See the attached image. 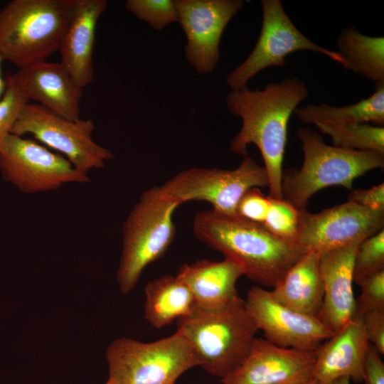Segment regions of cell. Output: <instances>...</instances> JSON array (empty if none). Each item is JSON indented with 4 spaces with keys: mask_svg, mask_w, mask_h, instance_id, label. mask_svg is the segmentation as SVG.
Wrapping results in <instances>:
<instances>
[{
    "mask_svg": "<svg viewBox=\"0 0 384 384\" xmlns=\"http://www.w3.org/2000/svg\"><path fill=\"white\" fill-rule=\"evenodd\" d=\"M186 38V60L201 74L213 72L220 58L219 44L241 0H174Z\"/></svg>",
    "mask_w": 384,
    "mask_h": 384,
    "instance_id": "cell-13",
    "label": "cell"
},
{
    "mask_svg": "<svg viewBox=\"0 0 384 384\" xmlns=\"http://www.w3.org/2000/svg\"><path fill=\"white\" fill-rule=\"evenodd\" d=\"M261 4L262 21L258 40L249 56L226 78L232 91L247 87L248 81L266 68L285 66L286 56L297 50L321 53L345 66L337 51L316 44L297 29L279 0H262Z\"/></svg>",
    "mask_w": 384,
    "mask_h": 384,
    "instance_id": "cell-10",
    "label": "cell"
},
{
    "mask_svg": "<svg viewBox=\"0 0 384 384\" xmlns=\"http://www.w3.org/2000/svg\"><path fill=\"white\" fill-rule=\"evenodd\" d=\"M384 225V210H373L346 202L313 213L300 209L297 244L322 254L375 235Z\"/></svg>",
    "mask_w": 384,
    "mask_h": 384,
    "instance_id": "cell-12",
    "label": "cell"
},
{
    "mask_svg": "<svg viewBox=\"0 0 384 384\" xmlns=\"http://www.w3.org/2000/svg\"><path fill=\"white\" fill-rule=\"evenodd\" d=\"M344 68L376 83L384 82V38L361 33L347 26L336 41Z\"/></svg>",
    "mask_w": 384,
    "mask_h": 384,
    "instance_id": "cell-24",
    "label": "cell"
},
{
    "mask_svg": "<svg viewBox=\"0 0 384 384\" xmlns=\"http://www.w3.org/2000/svg\"><path fill=\"white\" fill-rule=\"evenodd\" d=\"M368 344L361 319L354 317L318 348L311 379L316 384H327L341 377L363 382Z\"/></svg>",
    "mask_w": 384,
    "mask_h": 384,
    "instance_id": "cell-18",
    "label": "cell"
},
{
    "mask_svg": "<svg viewBox=\"0 0 384 384\" xmlns=\"http://www.w3.org/2000/svg\"><path fill=\"white\" fill-rule=\"evenodd\" d=\"M107 6L106 0H75L73 15L58 51L60 63L82 88L93 80L95 29Z\"/></svg>",
    "mask_w": 384,
    "mask_h": 384,
    "instance_id": "cell-19",
    "label": "cell"
},
{
    "mask_svg": "<svg viewBox=\"0 0 384 384\" xmlns=\"http://www.w3.org/2000/svg\"><path fill=\"white\" fill-rule=\"evenodd\" d=\"M318 350V349H317ZM316 351L278 346L255 338L249 354L223 384H299L311 380Z\"/></svg>",
    "mask_w": 384,
    "mask_h": 384,
    "instance_id": "cell-15",
    "label": "cell"
},
{
    "mask_svg": "<svg viewBox=\"0 0 384 384\" xmlns=\"http://www.w3.org/2000/svg\"><path fill=\"white\" fill-rule=\"evenodd\" d=\"M384 269V230L363 240L358 245L353 264V282Z\"/></svg>",
    "mask_w": 384,
    "mask_h": 384,
    "instance_id": "cell-28",
    "label": "cell"
},
{
    "mask_svg": "<svg viewBox=\"0 0 384 384\" xmlns=\"http://www.w3.org/2000/svg\"><path fill=\"white\" fill-rule=\"evenodd\" d=\"M125 8L156 31H161L167 25L178 21L173 0H128Z\"/></svg>",
    "mask_w": 384,
    "mask_h": 384,
    "instance_id": "cell-27",
    "label": "cell"
},
{
    "mask_svg": "<svg viewBox=\"0 0 384 384\" xmlns=\"http://www.w3.org/2000/svg\"><path fill=\"white\" fill-rule=\"evenodd\" d=\"M269 207L270 196H265L259 188H252L240 198L237 215L246 220L262 225Z\"/></svg>",
    "mask_w": 384,
    "mask_h": 384,
    "instance_id": "cell-31",
    "label": "cell"
},
{
    "mask_svg": "<svg viewBox=\"0 0 384 384\" xmlns=\"http://www.w3.org/2000/svg\"><path fill=\"white\" fill-rule=\"evenodd\" d=\"M4 60V58L0 55V100L3 97L4 93L5 92V89H6L5 78L3 79L2 75H1V65Z\"/></svg>",
    "mask_w": 384,
    "mask_h": 384,
    "instance_id": "cell-35",
    "label": "cell"
},
{
    "mask_svg": "<svg viewBox=\"0 0 384 384\" xmlns=\"http://www.w3.org/2000/svg\"><path fill=\"white\" fill-rule=\"evenodd\" d=\"M308 97L305 83L296 77L268 83L261 90L246 87L232 91L226 97L229 112L242 120L230 149L245 157L249 144L257 146L264 160L271 198H282V163L288 123L297 105Z\"/></svg>",
    "mask_w": 384,
    "mask_h": 384,
    "instance_id": "cell-1",
    "label": "cell"
},
{
    "mask_svg": "<svg viewBox=\"0 0 384 384\" xmlns=\"http://www.w3.org/2000/svg\"><path fill=\"white\" fill-rule=\"evenodd\" d=\"M144 293V318L156 329L189 315L196 306L192 293L176 275L149 281Z\"/></svg>",
    "mask_w": 384,
    "mask_h": 384,
    "instance_id": "cell-22",
    "label": "cell"
},
{
    "mask_svg": "<svg viewBox=\"0 0 384 384\" xmlns=\"http://www.w3.org/2000/svg\"><path fill=\"white\" fill-rule=\"evenodd\" d=\"M319 131L329 136L335 146L384 156V127L369 124H341L320 122Z\"/></svg>",
    "mask_w": 384,
    "mask_h": 384,
    "instance_id": "cell-25",
    "label": "cell"
},
{
    "mask_svg": "<svg viewBox=\"0 0 384 384\" xmlns=\"http://www.w3.org/2000/svg\"><path fill=\"white\" fill-rule=\"evenodd\" d=\"M245 304L265 338L278 346L316 351L334 334L317 317L282 305L272 297L270 290L259 286L249 289Z\"/></svg>",
    "mask_w": 384,
    "mask_h": 384,
    "instance_id": "cell-14",
    "label": "cell"
},
{
    "mask_svg": "<svg viewBox=\"0 0 384 384\" xmlns=\"http://www.w3.org/2000/svg\"><path fill=\"white\" fill-rule=\"evenodd\" d=\"M269 186L264 166L251 157H244L233 170L191 167L176 174L160 186L162 191L179 205L203 201L213 210L237 215L240 198L250 188Z\"/></svg>",
    "mask_w": 384,
    "mask_h": 384,
    "instance_id": "cell-8",
    "label": "cell"
},
{
    "mask_svg": "<svg viewBox=\"0 0 384 384\" xmlns=\"http://www.w3.org/2000/svg\"><path fill=\"white\" fill-rule=\"evenodd\" d=\"M75 0H13L0 9V55L19 68L58 52Z\"/></svg>",
    "mask_w": 384,
    "mask_h": 384,
    "instance_id": "cell-4",
    "label": "cell"
},
{
    "mask_svg": "<svg viewBox=\"0 0 384 384\" xmlns=\"http://www.w3.org/2000/svg\"><path fill=\"white\" fill-rule=\"evenodd\" d=\"M360 318L367 339L380 354L384 353V308L368 311Z\"/></svg>",
    "mask_w": 384,
    "mask_h": 384,
    "instance_id": "cell-32",
    "label": "cell"
},
{
    "mask_svg": "<svg viewBox=\"0 0 384 384\" xmlns=\"http://www.w3.org/2000/svg\"><path fill=\"white\" fill-rule=\"evenodd\" d=\"M272 289L271 294L278 303L316 317L324 294L319 253L307 250Z\"/></svg>",
    "mask_w": 384,
    "mask_h": 384,
    "instance_id": "cell-21",
    "label": "cell"
},
{
    "mask_svg": "<svg viewBox=\"0 0 384 384\" xmlns=\"http://www.w3.org/2000/svg\"><path fill=\"white\" fill-rule=\"evenodd\" d=\"M180 206L160 186L143 191L122 228V251L117 274L119 290L129 294L144 270L161 257L175 234L173 215Z\"/></svg>",
    "mask_w": 384,
    "mask_h": 384,
    "instance_id": "cell-6",
    "label": "cell"
},
{
    "mask_svg": "<svg viewBox=\"0 0 384 384\" xmlns=\"http://www.w3.org/2000/svg\"><path fill=\"white\" fill-rule=\"evenodd\" d=\"M347 198L348 201L373 210H384V183L368 189H352Z\"/></svg>",
    "mask_w": 384,
    "mask_h": 384,
    "instance_id": "cell-33",
    "label": "cell"
},
{
    "mask_svg": "<svg viewBox=\"0 0 384 384\" xmlns=\"http://www.w3.org/2000/svg\"><path fill=\"white\" fill-rule=\"evenodd\" d=\"M299 384H316V383L311 379L307 382L299 383Z\"/></svg>",
    "mask_w": 384,
    "mask_h": 384,
    "instance_id": "cell-37",
    "label": "cell"
},
{
    "mask_svg": "<svg viewBox=\"0 0 384 384\" xmlns=\"http://www.w3.org/2000/svg\"><path fill=\"white\" fill-rule=\"evenodd\" d=\"M244 275L235 262L201 260L182 265L176 277L189 289L196 306L203 309L223 308L238 297L236 282Z\"/></svg>",
    "mask_w": 384,
    "mask_h": 384,
    "instance_id": "cell-20",
    "label": "cell"
},
{
    "mask_svg": "<svg viewBox=\"0 0 384 384\" xmlns=\"http://www.w3.org/2000/svg\"><path fill=\"white\" fill-rule=\"evenodd\" d=\"M297 135L304 161L299 169L283 171L281 189L282 198L297 209L305 208L311 196L322 188L338 186L352 190L356 178L384 166V156L329 145L310 128H299Z\"/></svg>",
    "mask_w": 384,
    "mask_h": 384,
    "instance_id": "cell-5",
    "label": "cell"
},
{
    "mask_svg": "<svg viewBox=\"0 0 384 384\" xmlns=\"http://www.w3.org/2000/svg\"><path fill=\"white\" fill-rule=\"evenodd\" d=\"M380 356L369 343L363 366V381L365 384H384V363Z\"/></svg>",
    "mask_w": 384,
    "mask_h": 384,
    "instance_id": "cell-34",
    "label": "cell"
},
{
    "mask_svg": "<svg viewBox=\"0 0 384 384\" xmlns=\"http://www.w3.org/2000/svg\"><path fill=\"white\" fill-rule=\"evenodd\" d=\"M193 232L203 243L240 265L250 279L272 288L307 251L275 237L262 225L213 209L196 213Z\"/></svg>",
    "mask_w": 384,
    "mask_h": 384,
    "instance_id": "cell-2",
    "label": "cell"
},
{
    "mask_svg": "<svg viewBox=\"0 0 384 384\" xmlns=\"http://www.w3.org/2000/svg\"><path fill=\"white\" fill-rule=\"evenodd\" d=\"M0 171L4 180L25 193L90 181L63 155L36 140L13 134L5 137L0 148Z\"/></svg>",
    "mask_w": 384,
    "mask_h": 384,
    "instance_id": "cell-11",
    "label": "cell"
},
{
    "mask_svg": "<svg viewBox=\"0 0 384 384\" xmlns=\"http://www.w3.org/2000/svg\"><path fill=\"white\" fill-rule=\"evenodd\" d=\"M361 242L319 254L324 294L316 317L334 334L355 316L353 264Z\"/></svg>",
    "mask_w": 384,
    "mask_h": 384,
    "instance_id": "cell-16",
    "label": "cell"
},
{
    "mask_svg": "<svg viewBox=\"0 0 384 384\" xmlns=\"http://www.w3.org/2000/svg\"><path fill=\"white\" fill-rule=\"evenodd\" d=\"M177 329L190 343L198 366L221 379L242 364L258 331L240 297L217 309L196 306L189 315L177 319Z\"/></svg>",
    "mask_w": 384,
    "mask_h": 384,
    "instance_id": "cell-3",
    "label": "cell"
},
{
    "mask_svg": "<svg viewBox=\"0 0 384 384\" xmlns=\"http://www.w3.org/2000/svg\"><path fill=\"white\" fill-rule=\"evenodd\" d=\"M262 225L275 237L298 245L300 209L283 198L270 197V207Z\"/></svg>",
    "mask_w": 384,
    "mask_h": 384,
    "instance_id": "cell-26",
    "label": "cell"
},
{
    "mask_svg": "<svg viewBox=\"0 0 384 384\" xmlns=\"http://www.w3.org/2000/svg\"><path fill=\"white\" fill-rule=\"evenodd\" d=\"M94 122L90 119L70 120L38 103L28 102L21 110L11 133L32 134L41 144L65 157L82 174L102 169L114 157L110 150L95 143L92 134Z\"/></svg>",
    "mask_w": 384,
    "mask_h": 384,
    "instance_id": "cell-9",
    "label": "cell"
},
{
    "mask_svg": "<svg viewBox=\"0 0 384 384\" xmlns=\"http://www.w3.org/2000/svg\"><path fill=\"white\" fill-rule=\"evenodd\" d=\"M356 284L361 287V294L356 300L354 317H360L368 311L384 308V269L364 276Z\"/></svg>",
    "mask_w": 384,
    "mask_h": 384,
    "instance_id": "cell-30",
    "label": "cell"
},
{
    "mask_svg": "<svg viewBox=\"0 0 384 384\" xmlns=\"http://www.w3.org/2000/svg\"><path fill=\"white\" fill-rule=\"evenodd\" d=\"M5 92L0 100V148L5 137L11 133L21 110L29 101L9 75L5 77Z\"/></svg>",
    "mask_w": 384,
    "mask_h": 384,
    "instance_id": "cell-29",
    "label": "cell"
},
{
    "mask_svg": "<svg viewBox=\"0 0 384 384\" xmlns=\"http://www.w3.org/2000/svg\"><path fill=\"white\" fill-rule=\"evenodd\" d=\"M294 113L303 122L316 124L320 122L341 124H384V82L375 85V92L368 98L343 107H333L327 104L308 105L296 108Z\"/></svg>",
    "mask_w": 384,
    "mask_h": 384,
    "instance_id": "cell-23",
    "label": "cell"
},
{
    "mask_svg": "<svg viewBox=\"0 0 384 384\" xmlns=\"http://www.w3.org/2000/svg\"><path fill=\"white\" fill-rule=\"evenodd\" d=\"M106 358L111 384H175L183 373L198 366L190 343L178 329L149 343L116 339L107 347Z\"/></svg>",
    "mask_w": 384,
    "mask_h": 384,
    "instance_id": "cell-7",
    "label": "cell"
},
{
    "mask_svg": "<svg viewBox=\"0 0 384 384\" xmlns=\"http://www.w3.org/2000/svg\"><path fill=\"white\" fill-rule=\"evenodd\" d=\"M106 384H111L110 383H109L108 381H107Z\"/></svg>",
    "mask_w": 384,
    "mask_h": 384,
    "instance_id": "cell-38",
    "label": "cell"
},
{
    "mask_svg": "<svg viewBox=\"0 0 384 384\" xmlns=\"http://www.w3.org/2000/svg\"><path fill=\"white\" fill-rule=\"evenodd\" d=\"M350 380L348 377H341L336 378L327 384H351Z\"/></svg>",
    "mask_w": 384,
    "mask_h": 384,
    "instance_id": "cell-36",
    "label": "cell"
},
{
    "mask_svg": "<svg viewBox=\"0 0 384 384\" xmlns=\"http://www.w3.org/2000/svg\"><path fill=\"white\" fill-rule=\"evenodd\" d=\"M26 97L70 120L80 119L82 87L60 63L38 62L9 75Z\"/></svg>",
    "mask_w": 384,
    "mask_h": 384,
    "instance_id": "cell-17",
    "label": "cell"
}]
</instances>
